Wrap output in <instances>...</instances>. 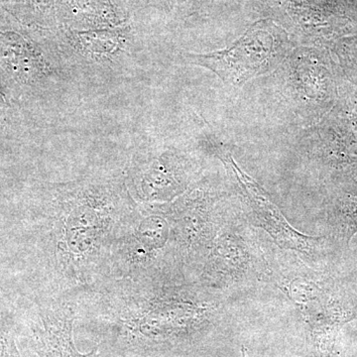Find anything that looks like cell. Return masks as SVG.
<instances>
[{"label":"cell","mask_w":357,"mask_h":357,"mask_svg":"<svg viewBox=\"0 0 357 357\" xmlns=\"http://www.w3.org/2000/svg\"><path fill=\"white\" fill-rule=\"evenodd\" d=\"M345 206V234L347 239H351L357 231V194L349 197Z\"/></svg>","instance_id":"3957f363"},{"label":"cell","mask_w":357,"mask_h":357,"mask_svg":"<svg viewBox=\"0 0 357 357\" xmlns=\"http://www.w3.org/2000/svg\"><path fill=\"white\" fill-rule=\"evenodd\" d=\"M222 160L225 164L229 165L238 181L239 185L248 197L251 208L255 211L256 215L259 218L264 227L271 232L272 236L277 237L281 243L288 244L292 248L304 249L307 237L300 234L289 225L286 218L270 199L264 190L237 166L231 155H225Z\"/></svg>","instance_id":"7a4b0ae2"},{"label":"cell","mask_w":357,"mask_h":357,"mask_svg":"<svg viewBox=\"0 0 357 357\" xmlns=\"http://www.w3.org/2000/svg\"><path fill=\"white\" fill-rule=\"evenodd\" d=\"M287 39L272 23L260 21L236 43L208 54H188L192 64L211 70L231 86H241L253 77L278 67L288 55Z\"/></svg>","instance_id":"6da1fadb"}]
</instances>
